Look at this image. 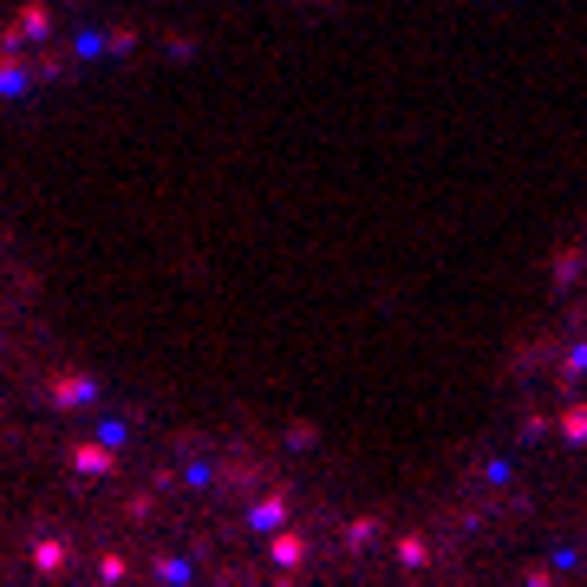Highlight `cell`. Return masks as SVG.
<instances>
[{"label":"cell","mask_w":587,"mask_h":587,"mask_svg":"<svg viewBox=\"0 0 587 587\" xmlns=\"http://www.w3.org/2000/svg\"><path fill=\"white\" fill-rule=\"evenodd\" d=\"M85 392H92V385H85V379H53V398H59V405H79Z\"/></svg>","instance_id":"obj_5"},{"label":"cell","mask_w":587,"mask_h":587,"mask_svg":"<svg viewBox=\"0 0 587 587\" xmlns=\"http://www.w3.org/2000/svg\"><path fill=\"white\" fill-rule=\"evenodd\" d=\"M66 561H72L66 542H33V568H40V574H59Z\"/></svg>","instance_id":"obj_3"},{"label":"cell","mask_w":587,"mask_h":587,"mask_svg":"<svg viewBox=\"0 0 587 587\" xmlns=\"http://www.w3.org/2000/svg\"><path fill=\"white\" fill-rule=\"evenodd\" d=\"M398 555H405V568H424V555H431V548H424L418 535H405V542H398Z\"/></svg>","instance_id":"obj_7"},{"label":"cell","mask_w":587,"mask_h":587,"mask_svg":"<svg viewBox=\"0 0 587 587\" xmlns=\"http://www.w3.org/2000/svg\"><path fill=\"white\" fill-rule=\"evenodd\" d=\"M124 574H131V568H124V555H105V561H98V581H105V587H118Z\"/></svg>","instance_id":"obj_6"},{"label":"cell","mask_w":587,"mask_h":587,"mask_svg":"<svg viewBox=\"0 0 587 587\" xmlns=\"http://www.w3.org/2000/svg\"><path fill=\"white\" fill-rule=\"evenodd\" d=\"M301 555H307L301 535H281V529H274V561H281V568H301Z\"/></svg>","instance_id":"obj_4"},{"label":"cell","mask_w":587,"mask_h":587,"mask_svg":"<svg viewBox=\"0 0 587 587\" xmlns=\"http://www.w3.org/2000/svg\"><path fill=\"white\" fill-rule=\"evenodd\" d=\"M561 424H568V437H587V411H568Z\"/></svg>","instance_id":"obj_8"},{"label":"cell","mask_w":587,"mask_h":587,"mask_svg":"<svg viewBox=\"0 0 587 587\" xmlns=\"http://www.w3.org/2000/svg\"><path fill=\"white\" fill-rule=\"evenodd\" d=\"M111 464H118L111 444H72V470L79 477H111Z\"/></svg>","instance_id":"obj_1"},{"label":"cell","mask_w":587,"mask_h":587,"mask_svg":"<svg viewBox=\"0 0 587 587\" xmlns=\"http://www.w3.org/2000/svg\"><path fill=\"white\" fill-rule=\"evenodd\" d=\"M248 522H255V529H261V535H274V529H281V522H287V496H281V490H274V496H268V503H255V516H248Z\"/></svg>","instance_id":"obj_2"}]
</instances>
